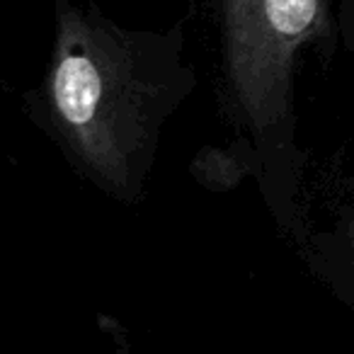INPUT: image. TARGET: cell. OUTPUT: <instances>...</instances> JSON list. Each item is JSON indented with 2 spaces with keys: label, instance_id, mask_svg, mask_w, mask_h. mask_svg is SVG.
I'll use <instances>...</instances> for the list:
<instances>
[{
  "label": "cell",
  "instance_id": "obj_1",
  "mask_svg": "<svg viewBox=\"0 0 354 354\" xmlns=\"http://www.w3.org/2000/svg\"><path fill=\"white\" fill-rule=\"evenodd\" d=\"M56 133L95 172L117 177L131 143V83L112 39L88 17L61 10L46 78Z\"/></svg>",
  "mask_w": 354,
  "mask_h": 354
},
{
  "label": "cell",
  "instance_id": "obj_2",
  "mask_svg": "<svg viewBox=\"0 0 354 354\" xmlns=\"http://www.w3.org/2000/svg\"><path fill=\"white\" fill-rule=\"evenodd\" d=\"M315 8V0H233L238 71L255 100L277 78L281 56L313 25Z\"/></svg>",
  "mask_w": 354,
  "mask_h": 354
}]
</instances>
